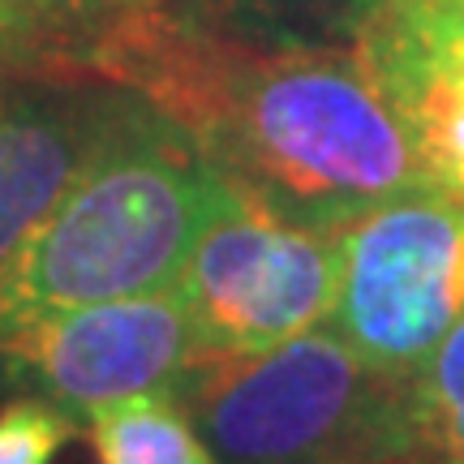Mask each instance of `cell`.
I'll return each mask as SVG.
<instances>
[{
    "instance_id": "10",
    "label": "cell",
    "mask_w": 464,
    "mask_h": 464,
    "mask_svg": "<svg viewBox=\"0 0 464 464\" xmlns=\"http://www.w3.org/2000/svg\"><path fill=\"white\" fill-rule=\"evenodd\" d=\"M86 421L100 464H219L177 396L164 392L108 404Z\"/></svg>"
},
{
    "instance_id": "7",
    "label": "cell",
    "mask_w": 464,
    "mask_h": 464,
    "mask_svg": "<svg viewBox=\"0 0 464 464\" xmlns=\"http://www.w3.org/2000/svg\"><path fill=\"white\" fill-rule=\"evenodd\" d=\"M353 48L404 121L426 185L464 202V0H374Z\"/></svg>"
},
{
    "instance_id": "9",
    "label": "cell",
    "mask_w": 464,
    "mask_h": 464,
    "mask_svg": "<svg viewBox=\"0 0 464 464\" xmlns=\"http://www.w3.org/2000/svg\"><path fill=\"white\" fill-rule=\"evenodd\" d=\"M164 5L168 0H14V14L26 34L31 73L65 78L86 73L108 34Z\"/></svg>"
},
{
    "instance_id": "12",
    "label": "cell",
    "mask_w": 464,
    "mask_h": 464,
    "mask_svg": "<svg viewBox=\"0 0 464 464\" xmlns=\"http://www.w3.org/2000/svg\"><path fill=\"white\" fill-rule=\"evenodd\" d=\"M73 439V417L44 396L0 409V464H52Z\"/></svg>"
},
{
    "instance_id": "5",
    "label": "cell",
    "mask_w": 464,
    "mask_h": 464,
    "mask_svg": "<svg viewBox=\"0 0 464 464\" xmlns=\"http://www.w3.org/2000/svg\"><path fill=\"white\" fill-rule=\"evenodd\" d=\"M335 224H314L228 177L185 258L181 293L207 353H258L332 318Z\"/></svg>"
},
{
    "instance_id": "6",
    "label": "cell",
    "mask_w": 464,
    "mask_h": 464,
    "mask_svg": "<svg viewBox=\"0 0 464 464\" xmlns=\"http://www.w3.org/2000/svg\"><path fill=\"white\" fill-rule=\"evenodd\" d=\"M202 353L181 284L39 314L0 335V362L17 387L82 417L130 396H177Z\"/></svg>"
},
{
    "instance_id": "13",
    "label": "cell",
    "mask_w": 464,
    "mask_h": 464,
    "mask_svg": "<svg viewBox=\"0 0 464 464\" xmlns=\"http://www.w3.org/2000/svg\"><path fill=\"white\" fill-rule=\"evenodd\" d=\"M5 73H31V52H26V34L17 26L14 0H0V78Z\"/></svg>"
},
{
    "instance_id": "1",
    "label": "cell",
    "mask_w": 464,
    "mask_h": 464,
    "mask_svg": "<svg viewBox=\"0 0 464 464\" xmlns=\"http://www.w3.org/2000/svg\"><path fill=\"white\" fill-rule=\"evenodd\" d=\"M86 78L133 91L224 177L314 224H344L426 185L413 138L357 48H258L164 5L108 34Z\"/></svg>"
},
{
    "instance_id": "11",
    "label": "cell",
    "mask_w": 464,
    "mask_h": 464,
    "mask_svg": "<svg viewBox=\"0 0 464 464\" xmlns=\"http://www.w3.org/2000/svg\"><path fill=\"white\" fill-rule=\"evenodd\" d=\"M409 464H464V318L409 382Z\"/></svg>"
},
{
    "instance_id": "3",
    "label": "cell",
    "mask_w": 464,
    "mask_h": 464,
    "mask_svg": "<svg viewBox=\"0 0 464 464\" xmlns=\"http://www.w3.org/2000/svg\"><path fill=\"white\" fill-rule=\"evenodd\" d=\"M219 464H409V382L318 323L258 353H202L177 387Z\"/></svg>"
},
{
    "instance_id": "8",
    "label": "cell",
    "mask_w": 464,
    "mask_h": 464,
    "mask_svg": "<svg viewBox=\"0 0 464 464\" xmlns=\"http://www.w3.org/2000/svg\"><path fill=\"white\" fill-rule=\"evenodd\" d=\"M108 100H5L0 108V271L9 266L17 246L48 216L69 177L78 172L86 150L95 147Z\"/></svg>"
},
{
    "instance_id": "4",
    "label": "cell",
    "mask_w": 464,
    "mask_h": 464,
    "mask_svg": "<svg viewBox=\"0 0 464 464\" xmlns=\"http://www.w3.org/2000/svg\"><path fill=\"white\" fill-rule=\"evenodd\" d=\"M332 323L370 370L413 382L464 318V202L421 185L335 224Z\"/></svg>"
},
{
    "instance_id": "2",
    "label": "cell",
    "mask_w": 464,
    "mask_h": 464,
    "mask_svg": "<svg viewBox=\"0 0 464 464\" xmlns=\"http://www.w3.org/2000/svg\"><path fill=\"white\" fill-rule=\"evenodd\" d=\"M224 189L228 177L181 125L133 91L112 95L95 147L0 271V335L39 314L181 284Z\"/></svg>"
}]
</instances>
